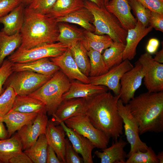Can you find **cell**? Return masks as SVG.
Masks as SVG:
<instances>
[{
    "label": "cell",
    "mask_w": 163,
    "mask_h": 163,
    "mask_svg": "<svg viewBox=\"0 0 163 163\" xmlns=\"http://www.w3.org/2000/svg\"><path fill=\"white\" fill-rule=\"evenodd\" d=\"M159 44L158 39L155 38L150 39L146 46L147 52L151 54L155 53L157 52Z\"/></svg>",
    "instance_id": "47"
},
{
    "label": "cell",
    "mask_w": 163,
    "mask_h": 163,
    "mask_svg": "<svg viewBox=\"0 0 163 163\" xmlns=\"http://www.w3.org/2000/svg\"><path fill=\"white\" fill-rule=\"evenodd\" d=\"M32 0H22V3L25 5H28Z\"/></svg>",
    "instance_id": "52"
},
{
    "label": "cell",
    "mask_w": 163,
    "mask_h": 163,
    "mask_svg": "<svg viewBox=\"0 0 163 163\" xmlns=\"http://www.w3.org/2000/svg\"><path fill=\"white\" fill-rule=\"evenodd\" d=\"M149 25L155 30L163 32V14L150 11Z\"/></svg>",
    "instance_id": "44"
},
{
    "label": "cell",
    "mask_w": 163,
    "mask_h": 163,
    "mask_svg": "<svg viewBox=\"0 0 163 163\" xmlns=\"http://www.w3.org/2000/svg\"><path fill=\"white\" fill-rule=\"evenodd\" d=\"M73 57L82 72L89 76L90 62L87 50L81 41L76 42L69 48Z\"/></svg>",
    "instance_id": "34"
},
{
    "label": "cell",
    "mask_w": 163,
    "mask_h": 163,
    "mask_svg": "<svg viewBox=\"0 0 163 163\" xmlns=\"http://www.w3.org/2000/svg\"><path fill=\"white\" fill-rule=\"evenodd\" d=\"M12 69L13 72L28 71L46 75H53L60 70L48 58L27 62L13 63Z\"/></svg>",
    "instance_id": "22"
},
{
    "label": "cell",
    "mask_w": 163,
    "mask_h": 163,
    "mask_svg": "<svg viewBox=\"0 0 163 163\" xmlns=\"http://www.w3.org/2000/svg\"><path fill=\"white\" fill-rule=\"evenodd\" d=\"M64 123L67 126L88 139L95 148L102 149L107 147L110 139L95 127L84 113L71 117Z\"/></svg>",
    "instance_id": "8"
},
{
    "label": "cell",
    "mask_w": 163,
    "mask_h": 163,
    "mask_svg": "<svg viewBox=\"0 0 163 163\" xmlns=\"http://www.w3.org/2000/svg\"><path fill=\"white\" fill-rule=\"evenodd\" d=\"M11 110L24 113H47L45 104L28 95H17Z\"/></svg>",
    "instance_id": "26"
},
{
    "label": "cell",
    "mask_w": 163,
    "mask_h": 163,
    "mask_svg": "<svg viewBox=\"0 0 163 163\" xmlns=\"http://www.w3.org/2000/svg\"><path fill=\"white\" fill-rule=\"evenodd\" d=\"M22 145L17 133L11 138L0 139V161L9 163L12 158L22 152Z\"/></svg>",
    "instance_id": "29"
},
{
    "label": "cell",
    "mask_w": 163,
    "mask_h": 163,
    "mask_svg": "<svg viewBox=\"0 0 163 163\" xmlns=\"http://www.w3.org/2000/svg\"><path fill=\"white\" fill-rule=\"evenodd\" d=\"M20 32L21 43L18 48L27 49L48 43L57 42L59 31L56 19L37 12L26 7Z\"/></svg>",
    "instance_id": "3"
},
{
    "label": "cell",
    "mask_w": 163,
    "mask_h": 163,
    "mask_svg": "<svg viewBox=\"0 0 163 163\" xmlns=\"http://www.w3.org/2000/svg\"><path fill=\"white\" fill-rule=\"evenodd\" d=\"M160 1H161V2H163V0H160Z\"/></svg>",
    "instance_id": "54"
},
{
    "label": "cell",
    "mask_w": 163,
    "mask_h": 163,
    "mask_svg": "<svg viewBox=\"0 0 163 163\" xmlns=\"http://www.w3.org/2000/svg\"><path fill=\"white\" fill-rule=\"evenodd\" d=\"M152 28L150 26L146 27L137 21L135 27L128 30L126 38L125 47L123 60L129 61L133 59L136 54L137 46L141 40L150 31Z\"/></svg>",
    "instance_id": "19"
},
{
    "label": "cell",
    "mask_w": 163,
    "mask_h": 163,
    "mask_svg": "<svg viewBox=\"0 0 163 163\" xmlns=\"http://www.w3.org/2000/svg\"><path fill=\"white\" fill-rule=\"evenodd\" d=\"M24 5L21 3L7 14L0 17L4 26L2 31L8 35L20 32L24 22Z\"/></svg>",
    "instance_id": "23"
},
{
    "label": "cell",
    "mask_w": 163,
    "mask_h": 163,
    "mask_svg": "<svg viewBox=\"0 0 163 163\" xmlns=\"http://www.w3.org/2000/svg\"><path fill=\"white\" fill-rule=\"evenodd\" d=\"M120 96L107 91L85 99L84 114L95 127L114 140L123 133V121L117 109Z\"/></svg>",
    "instance_id": "1"
},
{
    "label": "cell",
    "mask_w": 163,
    "mask_h": 163,
    "mask_svg": "<svg viewBox=\"0 0 163 163\" xmlns=\"http://www.w3.org/2000/svg\"><path fill=\"white\" fill-rule=\"evenodd\" d=\"M45 134L48 145L54 149L62 163H66V134L62 126L55 125L52 120H48Z\"/></svg>",
    "instance_id": "16"
},
{
    "label": "cell",
    "mask_w": 163,
    "mask_h": 163,
    "mask_svg": "<svg viewBox=\"0 0 163 163\" xmlns=\"http://www.w3.org/2000/svg\"><path fill=\"white\" fill-rule=\"evenodd\" d=\"M59 124L63 129L73 148L81 155L84 163H93L92 153L95 147L92 143L86 138L67 126L64 122Z\"/></svg>",
    "instance_id": "17"
},
{
    "label": "cell",
    "mask_w": 163,
    "mask_h": 163,
    "mask_svg": "<svg viewBox=\"0 0 163 163\" xmlns=\"http://www.w3.org/2000/svg\"><path fill=\"white\" fill-rule=\"evenodd\" d=\"M57 22L75 24L86 30L94 32L95 27L93 24L94 17L91 12L83 8L63 17L56 19Z\"/></svg>",
    "instance_id": "25"
},
{
    "label": "cell",
    "mask_w": 163,
    "mask_h": 163,
    "mask_svg": "<svg viewBox=\"0 0 163 163\" xmlns=\"http://www.w3.org/2000/svg\"><path fill=\"white\" fill-rule=\"evenodd\" d=\"M90 62V77H96L106 73L109 70L101 53L91 49L87 51Z\"/></svg>",
    "instance_id": "35"
},
{
    "label": "cell",
    "mask_w": 163,
    "mask_h": 163,
    "mask_svg": "<svg viewBox=\"0 0 163 163\" xmlns=\"http://www.w3.org/2000/svg\"><path fill=\"white\" fill-rule=\"evenodd\" d=\"M143 78L142 66L137 60L134 66L125 73L120 80V99L124 104H128L134 97L135 92L141 85Z\"/></svg>",
    "instance_id": "12"
},
{
    "label": "cell",
    "mask_w": 163,
    "mask_h": 163,
    "mask_svg": "<svg viewBox=\"0 0 163 163\" xmlns=\"http://www.w3.org/2000/svg\"><path fill=\"white\" fill-rule=\"evenodd\" d=\"M84 7L83 0H57L46 15L56 19L65 17Z\"/></svg>",
    "instance_id": "28"
},
{
    "label": "cell",
    "mask_w": 163,
    "mask_h": 163,
    "mask_svg": "<svg viewBox=\"0 0 163 163\" xmlns=\"http://www.w3.org/2000/svg\"><path fill=\"white\" fill-rule=\"evenodd\" d=\"M108 89L104 86L73 80L71 82L69 89L62 95V99L63 100L78 98L86 99L95 94L107 91Z\"/></svg>",
    "instance_id": "21"
},
{
    "label": "cell",
    "mask_w": 163,
    "mask_h": 163,
    "mask_svg": "<svg viewBox=\"0 0 163 163\" xmlns=\"http://www.w3.org/2000/svg\"><path fill=\"white\" fill-rule=\"evenodd\" d=\"M93 2L99 7H101L105 6L104 0H83Z\"/></svg>",
    "instance_id": "50"
},
{
    "label": "cell",
    "mask_w": 163,
    "mask_h": 163,
    "mask_svg": "<svg viewBox=\"0 0 163 163\" xmlns=\"http://www.w3.org/2000/svg\"><path fill=\"white\" fill-rule=\"evenodd\" d=\"M1 0H0V1H1Z\"/></svg>",
    "instance_id": "55"
},
{
    "label": "cell",
    "mask_w": 163,
    "mask_h": 163,
    "mask_svg": "<svg viewBox=\"0 0 163 163\" xmlns=\"http://www.w3.org/2000/svg\"><path fill=\"white\" fill-rule=\"evenodd\" d=\"M13 63L8 59H5L0 67V95L4 91L3 87L6 80L13 72Z\"/></svg>",
    "instance_id": "41"
},
{
    "label": "cell",
    "mask_w": 163,
    "mask_h": 163,
    "mask_svg": "<svg viewBox=\"0 0 163 163\" xmlns=\"http://www.w3.org/2000/svg\"><path fill=\"white\" fill-rule=\"evenodd\" d=\"M125 163H159L156 155L151 146L145 152L139 150L132 153Z\"/></svg>",
    "instance_id": "36"
},
{
    "label": "cell",
    "mask_w": 163,
    "mask_h": 163,
    "mask_svg": "<svg viewBox=\"0 0 163 163\" xmlns=\"http://www.w3.org/2000/svg\"><path fill=\"white\" fill-rule=\"evenodd\" d=\"M71 81L60 69L29 96L42 101L48 116H52L62 101V95L69 89Z\"/></svg>",
    "instance_id": "4"
},
{
    "label": "cell",
    "mask_w": 163,
    "mask_h": 163,
    "mask_svg": "<svg viewBox=\"0 0 163 163\" xmlns=\"http://www.w3.org/2000/svg\"><path fill=\"white\" fill-rule=\"evenodd\" d=\"M21 42L20 32L8 35L0 31V67L5 57L15 51L19 47Z\"/></svg>",
    "instance_id": "31"
},
{
    "label": "cell",
    "mask_w": 163,
    "mask_h": 163,
    "mask_svg": "<svg viewBox=\"0 0 163 163\" xmlns=\"http://www.w3.org/2000/svg\"><path fill=\"white\" fill-rule=\"evenodd\" d=\"M128 104L138 124L140 135L163 131V91L142 93Z\"/></svg>",
    "instance_id": "2"
},
{
    "label": "cell",
    "mask_w": 163,
    "mask_h": 163,
    "mask_svg": "<svg viewBox=\"0 0 163 163\" xmlns=\"http://www.w3.org/2000/svg\"><path fill=\"white\" fill-rule=\"evenodd\" d=\"M53 75L28 71L13 72L6 79L3 86L11 87L17 95H29L39 89Z\"/></svg>",
    "instance_id": "6"
},
{
    "label": "cell",
    "mask_w": 163,
    "mask_h": 163,
    "mask_svg": "<svg viewBox=\"0 0 163 163\" xmlns=\"http://www.w3.org/2000/svg\"><path fill=\"white\" fill-rule=\"evenodd\" d=\"M105 7L117 18L126 30L136 26L137 21L131 12L128 0H110Z\"/></svg>",
    "instance_id": "18"
},
{
    "label": "cell",
    "mask_w": 163,
    "mask_h": 163,
    "mask_svg": "<svg viewBox=\"0 0 163 163\" xmlns=\"http://www.w3.org/2000/svg\"><path fill=\"white\" fill-rule=\"evenodd\" d=\"M65 158L66 163H84L82 157L73 148L68 138H66Z\"/></svg>",
    "instance_id": "40"
},
{
    "label": "cell",
    "mask_w": 163,
    "mask_h": 163,
    "mask_svg": "<svg viewBox=\"0 0 163 163\" xmlns=\"http://www.w3.org/2000/svg\"><path fill=\"white\" fill-rule=\"evenodd\" d=\"M48 145L45 134H42L32 146L24 152L33 163H46Z\"/></svg>",
    "instance_id": "32"
},
{
    "label": "cell",
    "mask_w": 163,
    "mask_h": 163,
    "mask_svg": "<svg viewBox=\"0 0 163 163\" xmlns=\"http://www.w3.org/2000/svg\"><path fill=\"white\" fill-rule=\"evenodd\" d=\"M22 3V0L0 1V17L7 14Z\"/></svg>",
    "instance_id": "42"
},
{
    "label": "cell",
    "mask_w": 163,
    "mask_h": 163,
    "mask_svg": "<svg viewBox=\"0 0 163 163\" xmlns=\"http://www.w3.org/2000/svg\"><path fill=\"white\" fill-rule=\"evenodd\" d=\"M56 0H32L27 7L38 13L47 14Z\"/></svg>",
    "instance_id": "39"
},
{
    "label": "cell",
    "mask_w": 163,
    "mask_h": 163,
    "mask_svg": "<svg viewBox=\"0 0 163 163\" xmlns=\"http://www.w3.org/2000/svg\"><path fill=\"white\" fill-rule=\"evenodd\" d=\"M133 66L129 60L125 59L102 75L96 77L88 76L90 83L105 86L112 91L115 95H118L120 94V81L121 77Z\"/></svg>",
    "instance_id": "11"
},
{
    "label": "cell",
    "mask_w": 163,
    "mask_h": 163,
    "mask_svg": "<svg viewBox=\"0 0 163 163\" xmlns=\"http://www.w3.org/2000/svg\"><path fill=\"white\" fill-rule=\"evenodd\" d=\"M17 95L13 89L7 87L0 95V117L5 116L12 108Z\"/></svg>",
    "instance_id": "37"
},
{
    "label": "cell",
    "mask_w": 163,
    "mask_h": 163,
    "mask_svg": "<svg viewBox=\"0 0 163 163\" xmlns=\"http://www.w3.org/2000/svg\"><path fill=\"white\" fill-rule=\"evenodd\" d=\"M84 7L93 16V24L95 29L94 33L108 35L113 42L126 44L127 31L117 18L107 10L105 6L100 7L93 2L85 1Z\"/></svg>",
    "instance_id": "5"
},
{
    "label": "cell",
    "mask_w": 163,
    "mask_h": 163,
    "mask_svg": "<svg viewBox=\"0 0 163 163\" xmlns=\"http://www.w3.org/2000/svg\"><path fill=\"white\" fill-rule=\"evenodd\" d=\"M142 66L144 84L148 91H163V64L155 61L151 54L146 52L138 60Z\"/></svg>",
    "instance_id": "10"
},
{
    "label": "cell",
    "mask_w": 163,
    "mask_h": 163,
    "mask_svg": "<svg viewBox=\"0 0 163 163\" xmlns=\"http://www.w3.org/2000/svg\"><path fill=\"white\" fill-rule=\"evenodd\" d=\"M110 0H104V5H105L107 4V3L109 2Z\"/></svg>",
    "instance_id": "53"
},
{
    "label": "cell",
    "mask_w": 163,
    "mask_h": 163,
    "mask_svg": "<svg viewBox=\"0 0 163 163\" xmlns=\"http://www.w3.org/2000/svg\"><path fill=\"white\" fill-rule=\"evenodd\" d=\"M125 47V44L124 43L113 42L109 47L104 50L102 56L109 69L119 65L123 61V53Z\"/></svg>",
    "instance_id": "33"
},
{
    "label": "cell",
    "mask_w": 163,
    "mask_h": 163,
    "mask_svg": "<svg viewBox=\"0 0 163 163\" xmlns=\"http://www.w3.org/2000/svg\"><path fill=\"white\" fill-rule=\"evenodd\" d=\"M48 121L46 113H38L32 122L17 131L22 145V150L32 146L41 134H45Z\"/></svg>",
    "instance_id": "13"
},
{
    "label": "cell",
    "mask_w": 163,
    "mask_h": 163,
    "mask_svg": "<svg viewBox=\"0 0 163 163\" xmlns=\"http://www.w3.org/2000/svg\"><path fill=\"white\" fill-rule=\"evenodd\" d=\"M157 158L158 160L159 163H163V152L161 151L159 152L156 155Z\"/></svg>",
    "instance_id": "51"
},
{
    "label": "cell",
    "mask_w": 163,
    "mask_h": 163,
    "mask_svg": "<svg viewBox=\"0 0 163 163\" xmlns=\"http://www.w3.org/2000/svg\"><path fill=\"white\" fill-rule=\"evenodd\" d=\"M49 59L59 68L71 81L76 80L84 83H90L88 77L80 71L69 48L60 56Z\"/></svg>",
    "instance_id": "14"
},
{
    "label": "cell",
    "mask_w": 163,
    "mask_h": 163,
    "mask_svg": "<svg viewBox=\"0 0 163 163\" xmlns=\"http://www.w3.org/2000/svg\"><path fill=\"white\" fill-rule=\"evenodd\" d=\"M137 21L146 27L148 26L150 11L137 0H128Z\"/></svg>",
    "instance_id": "38"
},
{
    "label": "cell",
    "mask_w": 163,
    "mask_h": 163,
    "mask_svg": "<svg viewBox=\"0 0 163 163\" xmlns=\"http://www.w3.org/2000/svg\"><path fill=\"white\" fill-rule=\"evenodd\" d=\"M59 31L57 42H59L69 48L84 39L85 30L66 22L58 23Z\"/></svg>",
    "instance_id": "27"
},
{
    "label": "cell",
    "mask_w": 163,
    "mask_h": 163,
    "mask_svg": "<svg viewBox=\"0 0 163 163\" xmlns=\"http://www.w3.org/2000/svg\"><path fill=\"white\" fill-rule=\"evenodd\" d=\"M151 11L163 14V2L160 0H137Z\"/></svg>",
    "instance_id": "43"
},
{
    "label": "cell",
    "mask_w": 163,
    "mask_h": 163,
    "mask_svg": "<svg viewBox=\"0 0 163 163\" xmlns=\"http://www.w3.org/2000/svg\"><path fill=\"white\" fill-rule=\"evenodd\" d=\"M85 99L84 98H73L64 100L52 116V120L56 125L68 119L84 113Z\"/></svg>",
    "instance_id": "15"
},
{
    "label": "cell",
    "mask_w": 163,
    "mask_h": 163,
    "mask_svg": "<svg viewBox=\"0 0 163 163\" xmlns=\"http://www.w3.org/2000/svg\"><path fill=\"white\" fill-rule=\"evenodd\" d=\"M46 163H62L54 149L48 145L47 150Z\"/></svg>",
    "instance_id": "46"
},
{
    "label": "cell",
    "mask_w": 163,
    "mask_h": 163,
    "mask_svg": "<svg viewBox=\"0 0 163 163\" xmlns=\"http://www.w3.org/2000/svg\"><path fill=\"white\" fill-rule=\"evenodd\" d=\"M117 109L123 120L125 136L130 145V149L127 155V158L138 150L145 151L148 146L140 138L138 124L130 112L128 104H124L119 99L117 103Z\"/></svg>",
    "instance_id": "9"
},
{
    "label": "cell",
    "mask_w": 163,
    "mask_h": 163,
    "mask_svg": "<svg viewBox=\"0 0 163 163\" xmlns=\"http://www.w3.org/2000/svg\"><path fill=\"white\" fill-rule=\"evenodd\" d=\"M10 163H33L30 158L24 152L15 155L9 161Z\"/></svg>",
    "instance_id": "45"
},
{
    "label": "cell",
    "mask_w": 163,
    "mask_h": 163,
    "mask_svg": "<svg viewBox=\"0 0 163 163\" xmlns=\"http://www.w3.org/2000/svg\"><path fill=\"white\" fill-rule=\"evenodd\" d=\"M81 42L87 51L91 49L101 53L113 41L108 35H97L85 30L84 38Z\"/></svg>",
    "instance_id": "30"
},
{
    "label": "cell",
    "mask_w": 163,
    "mask_h": 163,
    "mask_svg": "<svg viewBox=\"0 0 163 163\" xmlns=\"http://www.w3.org/2000/svg\"><path fill=\"white\" fill-rule=\"evenodd\" d=\"M38 114L10 110L4 117H1L7 128L8 138L24 126L33 121Z\"/></svg>",
    "instance_id": "24"
},
{
    "label": "cell",
    "mask_w": 163,
    "mask_h": 163,
    "mask_svg": "<svg viewBox=\"0 0 163 163\" xmlns=\"http://www.w3.org/2000/svg\"><path fill=\"white\" fill-rule=\"evenodd\" d=\"M155 56L153 58L156 61L161 63H163V48L155 53Z\"/></svg>",
    "instance_id": "49"
},
{
    "label": "cell",
    "mask_w": 163,
    "mask_h": 163,
    "mask_svg": "<svg viewBox=\"0 0 163 163\" xmlns=\"http://www.w3.org/2000/svg\"><path fill=\"white\" fill-rule=\"evenodd\" d=\"M114 141L110 146L102 149V152H94L101 163H125L127 154L124 148L128 143L121 138Z\"/></svg>",
    "instance_id": "20"
},
{
    "label": "cell",
    "mask_w": 163,
    "mask_h": 163,
    "mask_svg": "<svg viewBox=\"0 0 163 163\" xmlns=\"http://www.w3.org/2000/svg\"><path fill=\"white\" fill-rule=\"evenodd\" d=\"M69 47L59 42L48 43L30 49L18 48L8 58L13 63H22L60 56Z\"/></svg>",
    "instance_id": "7"
},
{
    "label": "cell",
    "mask_w": 163,
    "mask_h": 163,
    "mask_svg": "<svg viewBox=\"0 0 163 163\" xmlns=\"http://www.w3.org/2000/svg\"><path fill=\"white\" fill-rule=\"evenodd\" d=\"M8 138L7 130L5 128L4 122L0 117V139H3Z\"/></svg>",
    "instance_id": "48"
}]
</instances>
